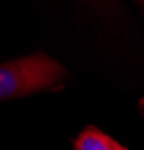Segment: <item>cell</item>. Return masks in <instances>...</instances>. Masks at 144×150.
<instances>
[{
	"mask_svg": "<svg viewBox=\"0 0 144 150\" xmlns=\"http://www.w3.org/2000/svg\"><path fill=\"white\" fill-rule=\"evenodd\" d=\"M137 2H138V3H141V5L144 6V0H137Z\"/></svg>",
	"mask_w": 144,
	"mask_h": 150,
	"instance_id": "obj_3",
	"label": "cell"
},
{
	"mask_svg": "<svg viewBox=\"0 0 144 150\" xmlns=\"http://www.w3.org/2000/svg\"><path fill=\"white\" fill-rule=\"evenodd\" d=\"M65 77V68L42 53L0 63V101L51 89Z\"/></svg>",
	"mask_w": 144,
	"mask_h": 150,
	"instance_id": "obj_1",
	"label": "cell"
},
{
	"mask_svg": "<svg viewBox=\"0 0 144 150\" xmlns=\"http://www.w3.org/2000/svg\"><path fill=\"white\" fill-rule=\"evenodd\" d=\"M75 150H128L98 128L89 126L74 140Z\"/></svg>",
	"mask_w": 144,
	"mask_h": 150,
	"instance_id": "obj_2",
	"label": "cell"
}]
</instances>
